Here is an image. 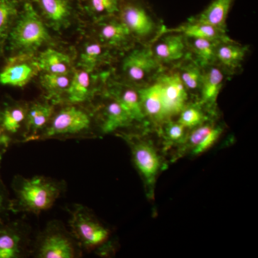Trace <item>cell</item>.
I'll return each mask as SVG.
<instances>
[{
  "mask_svg": "<svg viewBox=\"0 0 258 258\" xmlns=\"http://www.w3.org/2000/svg\"><path fill=\"white\" fill-rule=\"evenodd\" d=\"M223 132V125L213 118L189 130L184 144L189 147L194 155H200L212 147Z\"/></svg>",
  "mask_w": 258,
  "mask_h": 258,
  "instance_id": "7402d4cb",
  "label": "cell"
},
{
  "mask_svg": "<svg viewBox=\"0 0 258 258\" xmlns=\"http://www.w3.org/2000/svg\"><path fill=\"white\" fill-rule=\"evenodd\" d=\"M55 113V107L48 102H35L28 104L25 132L22 142L36 141L46 128Z\"/></svg>",
  "mask_w": 258,
  "mask_h": 258,
  "instance_id": "cb8c5ba5",
  "label": "cell"
},
{
  "mask_svg": "<svg viewBox=\"0 0 258 258\" xmlns=\"http://www.w3.org/2000/svg\"><path fill=\"white\" fill-rule=\"evenodd\" d=\"M10 212H12V200L0 176V221L7 220Z\"/></svg>",
  "mask_w": 258,
  "mask_h": 258,
  "instance_id": "e575fe53",
  "label": "cell"
},
{
  "mask_svg": "<svg viewBox=\"0 0 258 258\" xmlns=\"http://www.w3.org/2000/svg\"><path fill=\"white\" fill-rule=\"evenodd\" d=\"M103 93L114 98L139 128L150 127L142 109L138 87L115 79L111 72Z\"/></svg>",
  "mask_w": 258,
  "mask_h": 258,
  "instance_id": "8fae6325",
  "label": "cell"
},
{
  "mask_svg": "<svg viewBox=\"0 0 258 258\" xmlns=\"http://www.w3.org/2000/svg\"><path fill=\"white\" fill-rule=\"evenodd\" d=\"M29 227L23 222L0 221V258H21L30 251Z\"/></svg>",
  "mask_w": 258,
  "mask_h": 258,
  "instance_id": "7c38bea8",
  "label": "cell"
},
{
  "mask_svg": "<svg viewBox=\"0 0 258 258\" xmlns=\"http://www.w3.org/2000/svg\"><path fill=\"white\" fill-rule=\"evenodd\" d=\"M112 76L121 82L142 88L155 81L165 69L157 60L149 45L136 43L118 55Z\"/></svg>",
  "mask_w": 258,
  "mask_h": 258,
  "instance_id": "3957f363",
  "label": "cell"
},
{
  "mask_svg": "<svg viewBox=\"0 0 258 258\" xmlns=\"http://www.w3.org/2000/svg\"><path fill=\"white\" fill-rule=\"evenodd\" d=\"M120 53L92 36L83 43L80 52L79 66L88 72L106 71L103 69L113 66Z\"/></svg>",
  "mask_w": 258,
  "mask_h": 258,
  "instance_id": "ac0fdd59",
  "label": "cell"
},
{
  "mask_svg": "<svg viewBox=\"0 0 258 258\" xmlns=\"http://www.w3.org/2000/svg\"><path fill=\"white\" fill-rule=\"evenodd\" d=\"M174 69L189 93L191 101L198 102L203 81V68L189 55Z\"/></svg>",
  "mask_w": 258,
  "mask_h": 258,
  "instance_id": "d4e9b609",
  "label": "cell"
},
{
  "mask_svg": "<svg viewBox=\"0 0 258 258\" xmlns=\"http://www.w3.org/2000/svg\"><path fill=\"white\" fill-rule=\"evenodd\" d=\"M149 47L158 62L165 69H174L189 56L186 37L167 28Z\"/></svg>",
  "mask_w": 258,
  "mask_h": 258,
  "instance_id": "30bf717a",
  "label": "cell"
},
{
  "mask_svg": "<svg viewBox=\"0 0 258 258\" xmlns=\"http://www.w3.org/2000/svg\"><path fill=\"white\" fill-rule=\"evenodd\" d=\"M40 71L37 57L34 55H12L0 71V84L23 88Z\"/></svg>",
  "mask_w": 258,
  "mask_h": 258,
  "instance_id": "9a60e30c",
  "label": "cell"
},
{
  "mask_svg": "<svg viewBox=\"0 0 258 258\" xmlns=\"http://www.w3.org/2000/svg\"><path fill=\"white\" fill-rule=\"evenodd\" d=\"M118 16L142 45H150L166 28L147 0H120Z\"/></svg>",
  "mask_w": 258,
  "mask_h": 258,
  "instance_id": "277c9868",
  "label": "cell"
},
{
  "mask_svg": "<svg viewBox=\"0 0 258 258\" xmlns=\"http://www.w3.org/2000/svg\"><path fill=\"white\" fill-rule=\"evenodd\" d=\"M189 55L202 68L215 63V50L219 42L207 39L186 37Z\"/></svg>",
  "mask_w": 258,
  "mask_h": 258,
  "instance_id": "f546056e",
  "label": "cell"
},
{
  "mask_svg": "<svg viewBox=\"0 0 258 258\" xmlns=\"http://www.w3.org/2000/svg\"><path fill=\"white\" fill-rule=\"evenodd\" d=\"M103 102L97 109L96 122L103 134L113 133L121 129L137 126L130 115L114 98L102 93Z\"/></svg>",
  "mask_w": 258,
  "mask_h": 258,
  "instance_id": "2e32d148",
  "label": "cell"
},
{
  "mask_svg": "<svg viewBox=\"0 0 258 258\" xmlns=\"http://www.w3.org/2000/svg\"><path fill=\"white\" fill-rule=\"evenodd\" d=\"M217 115L212 114L198 102H190L185 106L176 120L188 130L203 124L209 120L216 118Z\"/></svg>",
  "mask_w": 258,
  "mask_h": 258,
  "instance_id": "1f68e13d",
  "label": "cell"
},
{
  "mask_svg": "<svg viewBox=\"0 0 258 258\" xmlns=\"http://www.w3.org/2000/svg\"><path fill=\"white\" fill-rule=\"evenodd\" d=\"M230 78L216 64L203 68L200 103L212 114L217 115V100L222 87Z\"/></svg>",
  "mask_w": 258,
  "mask_h": 258,
  "instance_id": "44dd1931",
  "label": "cell"
},
{
  "mask_svg": "<svg viewBox=\"0 0 258 258\" xmlns=\"http://www.w3.org/2000/svg\"><path fill=\"white\" fill-rule=\"evenodd\" d=\"M13 143L12 139L5 132L4 128L0 124V166H1L2 161H3L5 153L8 151L10 144Z\"/></svg>",
  "mask_w": 258,
  "mask_h": 258,
  "instance_id": "d590c367",
  "label": "cell"
},
{
  "mask_svg": "<svg viewBox=\"0 0 258 258\" xmlns=\"http://www.w3.org/2000/svg\"><path fill=\"white\" fill-rule=\"evenodd\" d=\"M28 104L23 102H5L0 106V124L13 142L20 134L23 141Z\"/></svg>",
  "mask_w": 258,
  "mask_h": 258,
  "instance_id": "603a6c76",
  "label": "cell"
},
{
  "mask_svg": "<svg viewBox=\"0 0 258 258\" xmlns=\"http://www.w3.org/2000/svg\"><path fill=\"white\" fill-rule=\"evenodd\" d=\"M235 0H212L211 3L190 20L212 25L227 32V20Z\"/></svg>",
  "mask_w": 258,
  "mask_h": 258,
  "instance_id": "484cf974",
  "label": "cell"
},
{
  "mask_svg": "<svg viewBox=\"0 0 258 258\" xmlns=\"http://www.w3.org/2000/svg\"><path fill=\"white\" fill-rule=\"evenodd\" d=\"M45 23L31 1H23L7 41L12 55H34L50 44L52 38Z\"/></svg>",
  "mask_w": 258,
  "mask_h": 258,
  "instance_id": "7a4b0ae2",
  "label": "cell"
},
{
  "mask_svg": "<svg viewBox=\"0 0 258 258\" xmlns=\"http://www.w3.org/2000/svg\"><path fill=\"white\" fill-rule=\"evenodd\" d=\"M139 89L142 109L151 128L158 129L170 120L166 111L161 85L157 79Z\"/></svg>",
  "mask_w": 258,
  "mask_h": 258,
  "instance_id": "d6986e66",
  "label": "cell"
},
{
  "mask_svg": "<svg viewBox=\"0 0 258 258\" xmlns=\"http://www.w3.org/2000/svg\"><path fill=\"white\" fill-rule=\"evenodd\" d=\"M128 144L136 167L146 186L152 190L161 169V159L157 149L150 141L135 134H121Z\"/></svg>",
  "mask_w": 258,
  "mask_h": 258,
  "instance_id": "ba28073f",
  "label": "cell"
},
{
  "mask_svg": "<svg viewBox=\"0 0 258 258\" xmlns=\"http://www.w3.org/2000/svg\"><path fill=\"white\" fill-rule=\"evenodd\" d=\"M12 188L15 199L12 200V212L40 215L50 210L66 191L64 181L45 176L31 178L16 175Z\"/></svg>",
  "mask_w": 258,
  "mask_h": 258,
  "instance_id": "6da1fadb",
  "label": "cell"
},
{
  "mask_svg": "<svg viewBox=\"0 0 258 258\" xmlns=\"http://www.w3.org/2000/svg\"><path fill=\"white\" fill-rule=\"evenodd\" d=\"M37 13L56 30L67 28L76 14L75 0H31Z\"/></svg>",
  "mask_w": 258,
  "mask_h": 258,
  "instance_id": "e0dca14e",
  "label": "cell"
},
{
  "mask_svg": "<svg viewBox=\"0 0 258 258\" xmlns=\"http://www.w3.org/2000/svg\"><path fill=\"white\" fill-rule=\"evenodd\" d=\"M171 31L179 32L186 37L207 39V40H228L230 37L227 32L215 28L208 24L200 23L188 19L187 21L181 24L176 28H168Z\"/></svg>",
  "mask_w": 258,
  "mask_h": 258,
  "instance_id": "4316f807",
  "label": "cell"
},
{
  "mask_svg": "<svg viewBox=\"0 0 258 258\" xmlns=\"http://www.w3.org/2000/svg\"><path fill=\"white\" fill-rule=\"evenodd\" d=\"M83 250L62 222L52 220L37 237L31 250L37 258H76Z\"/></svg>",
  "mask_w": 258,
  "mask_h": 258,
  "instance_id": "52a82bcc",
  "label": "cell"
},
{
  "mask_svg": "<svg viewBox=\"0 0 258 258\" xmlns=\"http://www.w3.org/2000/svg\"><path fill=\"white\" fill-rule=\"evenodd\" d=\"M71 232L81 249L105 254L111 249L108 244L110 231L92 212L81 205L69 209Z\"/></svg>",
  "mask_w": 258,
  "mask_h": 258,
  "instance_id": "5b68a950",
  "label": "cell"
},
{
  "mask_svg": "<svg viewBox=\"0 0 258 258\" xmlns=\"http://www.w3.org/2000/svg\"><path fill=\"white\" fill-rule=\"evenodd\" d=\"M111 70L88 72L82 69L75 70L72 80L64 96L68 104L79 105L91 101L98 93L103 92Z\"/></svg>",
  "mask_w": 258,
  "mask_h": 258,
  "instance_id": "9c48e42d",
  "label": "cell"
},
{
  "mask_svg": "<svg viewBox=\"0 0 258 258\" xmlns=\"http://www.w3.org/2000/svg\"><path fill=\"white\" fill-rule=\"evenodd\" d=\"M166 145L184 144L189 130L176 119L168 120L157 129Z\"/></svg>",
  "mask_w": 258,
  "mask_h": 258,
  "instance_id": "836d02e7",
  "label": "cell"
},
{
  "mask_svg": "<svg viewBox=\"0 0 258 258\" xmlns=\"http://www.w3.org/2000/svg\"><path fill=\"white\" fill-rule=\"evenodd\" d=\"M40 71L54 74H70L74 72L71 58L67 54L55 49L47 48L37 57Z\"/></svg>",
  "mask_w": 258,
  "mask_h": 258,
  "instance_id": "83f0119b",
  "label": "cell"
},
{
  "mask_svg": "<svg viewBox=\"0 0 258 258\" xmlns=\"http://www.w3.org/2000/svg\"><path fill=\"white\" fill-rule=\"evenodd\" d=\"M249 47L232 40H222L217 44L215 50V64L232 78L240 74L243 70V64L248 55Z\"/></svg>",
  "mask_w": 258,
  "mask_h": 258,
  "instance_id": "ffe728a7",
  "label": "cell"
},
{
  "mask_svg": "<svg viewBox=\"0 0 258 258\" xmlns=\"http://www.w3.org/2000/svg\"><path fill=\"white\" fill-rule=\"evenodd\" d=\"M92 36L118 52H123L137 43L118 15L93 22Z\"/></svg>",
  "mask_w": 258,
  "mask_h": 258,
  "instance_id": "4fadbf2b",
  "label": "cell"
},
{
  "mask_svg": "<svg viewBox=\"0 0 258 258\" xmlns=\"http://www.w3.org/2000/svg\"><path fill=\"white\" fill-rule=\"evenodd\" d=\"M120 0H80L79 7L91 19L98 21L109 17L117 16Z\"/></svg>",
  "mask_w": 258,
  "mask_h": 258,
  "instance_id": "4dcf8cb0",
  "label": "cell"
},
{
  "mask_svg": "<svg viewBox=\"0 0 258 258\" xmlns=\"http://www.w3.org/2000/svg\"><path fill=\"white\" fill-rule=\"evenodd\" d=\"M157 80L161 85L168 115L170 120L176 119L185 106L192 102L189 93L174 69H164Z\"/></svg>",
  "mask_w": 258,
  "mask_h": 258,
  "instance_id": "5bb4252c",
  "label": "cell"
},
{
  "mask_svg": "<svg viewBox=\"0 0 258 258\" xmlns=\"http://www.w3.org/2000/svg\"><path fill=\"white\" fill-rule=\"evenodd\" d=\"M23 0H0V56L4 54L10 30Z\"/></svg>",
  "mask_w": 258,
  "mask_h": 258,
  "instance_id": "f1b7e54d",
  "label": "cell"
},
{
  "mask_svg": "<svg viewBox=\"0 0 258 258\" xmlns=\"http://www.w3.org/2000/svg\"><path fill=\"white\" fill-rule=\"evenodd\" d=\"M73 73L70 74L44 73L40 77V84L47 97L60 98L64 96L71 84Z\"/></svg>",
  "mask_w": 258,
  "mask_h": 258,
  "instance_id": "d6a6232c",
  "label": "cell"
},
{
  "mask_svg": "<svg viewBox=\"0 0 258 258\" xmlns=\"http://www.w3.org/2000/svg\"><path fill=\"white\" fill-rule=\"evenodd\" d=\"M93 115L76 104H68L55 112L46 128L36 141L67 139L89 135L93 126Z\"/></svg>",
  "mask_w": 258,
  "mask_h": 258,
  "instance_id": "8992f818",
  "label": "cell"
}]
</instances>
